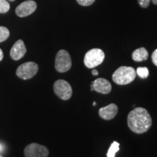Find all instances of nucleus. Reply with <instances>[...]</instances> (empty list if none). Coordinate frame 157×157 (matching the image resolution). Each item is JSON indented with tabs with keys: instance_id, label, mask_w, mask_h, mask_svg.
Masks as SVG:
<instances>
[{
	"instance_id": "f257e3e1",
	"label": "nucleus",
	"mask_w": 157,
	"mask_h": 157,
	"mask_svg": "<svg viewBox=\"0 0 157 157\" xmlns=\"http://www.w3.org/2000/svg\"><path fill=\"white\" fill-rule=\"evenodd\" d=\"M151 124V117L144 108H135L129 113L127 117V125L133 132L136 134L146 132L150 129Z\"/></svg>"
},
{
	"instance_id": "f03ea898",
	"label": "nucleus",
	"mask_w": 157,
	"mask_h": 157,
	"mask_svg": "<svg viewBox=\"0 0 157 157\" xmlns=\"http://www.w3.org/2000/svg\"><path fill=\"white\" fill-rule=\"evenodd\" d=\"M136 71L134 68L130 66H121L113 74L112 79L119 85H125L134 81Z\"/></svg>"
},
{
	"instance_id": "7ed1b4c3",
	"label": "nucleus",
	"mask_w": 157,
	"mask_h": 157,
	"mask_svg": "<svg viewBox=\"0 0 157 157\" xmlns=\"http://www.w3.org/2000/svg\"><path fill=\"white\" fill-rule=\"evenodd\" d=\"M105 59V53L101 49L94 48L88 51L85 54L84 63L86 67L94 68L103 62Z\"/></svg>"
},
{
	"instance_id": "20e7f679",
	"label": "nucleus",
	"mask_w": 157,
	"mask_h": 157,
	"mask_svg": "<svg viewBox=\"0 0 157 157\" xmlns=\"http://www.w3.org/2000/svg\"><path fill=\"white\" fill-rule=\"evenodd\" d=\"M71 58L68 52L65 50L58 51L56 55L55 67L57 71L60 73H64L68 71L71 67Z\"/></svg>"
},
{
	"instance_id": "39448f33",
	"label": "nucleus",
	"mask_w": 157,
	"mask_h": 157,
	"mask_svg": "<svg viewBox=\"0 0 157 157\" xmlns=\"http://www.w3.org/2000/svg\"><path fill=\"white\" fill-rule=\"evenodd\" d=\"M39 66L34 62H26L21 64L16 70V75L22 79L26 80L33 78L38 72Z\"/></svg>"
},
{
	"instance_id": "423d86ee",
	"label": "nucleus",
	"mask_w": 157,
	"mask_h": 157,
	"mask_svg": "<svg viewBox=\"0 0 157 157\" xmlns=\"http://www.w3.org/2000/svg\"><path fill=\"white\" fill-rule=\"evenodd\" d=\"M54 92L56 95L63 101L70 99L72 95V88L68 82L63 79H59L54 83Z\"/></svg>"
},
{
	"instance_id": "0eeeda50",
	"label": "nucleus",
	"mask_w": 157,
	"mask_h": 157,
	"mask_svg": "<svg viewBox=\"0 0 157 157\" xmlns=\"http://www.w3.org/2000/svg\"><path fill=\"white\" fill-rule=\"evenodd\" d=\"M25 157H48L49 150L46 146L38 143H31L24 149Z\"/></svg>"
},
{
	"instance_id": "6e6552de",
	"label": "nucleus",
	"mask_w": 157,
	"mask_h": 157,
	"mask_svg": "<svg viewBox=\"0 0 157 157\" xmlns=\"http://www.w3.org/2000/svg\"><path fill=\"white\" fill-rule=\"evenodd\" d=\"M37 5L33 0H27L17 6L15 9V13L18 17H23L32 14L36 10Z\"/></svg>"
},
{
	"instance_id": "1a4fd4ad",
	"label": "nucleus",
	"mask_w": 157,
	"mask_h": 157,
	"mask_svg": "<svg viewBox=\"0 0 157 157\" xmlns=\"http://www.w3.org/2000/svg\"><path fill=\"white\" fill-rule=\"evenodd\" d=\"M91 91H95L101 94H109L111 91V84L108 80L103 78H98L91 84Z\"/></svg>"
},
{
	"instance_id": "9d476101",
	"label": "nucleus",
	"mask_w": 157,
	"mask_h": 157,
	"mask_svg": "<svg viewBox=\"0 0 157 157\" xmlns=\"http://www.w3.org/2000/svg\"><path fill=\"white\" fill-rule=\"evenodd\" d=\"M25 52H26V48L24 42L21 39H19L12 47L10 55L13 60H18L25 56Z\"/></svg>"
},
{
	"instance_id": "9b49d317",
	"label": "nucleus",
	"mask_w": 157,
	"mask_h": 157,
	"mask_svg": "<svg viewBox=\"0 0 157 157\" xmlns=\"http://www.w3.org/2000/svg\"><path fill=\"white\" fill-rule=\"evenodd\" d=\"M99 116L105 120H111L116 117L118 113V106L114 103H111L106 106L101 108Z\"/></svg>"
},
{
	"instance_id": "f8f14e48",
	"label": "nucleus",
	"mask_w": 157,
	"mask_h": 157,
	"mask_svg": "<svg viewBox=\"0 0 157 157\" xmlns=\"http://www.w3.org/2000/svg\"><path fill=\"white\" fill-rule=\"evenodd\" d=\"M132 57L133 60H135V61L141 62L148 59V51L146 50V48H140L135 50L134 52H132Z\"/></svg>"
},
{
	"instance_id": "ddd939ff",
	"label": "nucleus",
	"mask_w": 157,
	"mask_h": 157,
	"mask_svg": "<svg viewBox=\"0 0 157 157\" xmlns=\"http://www.w3.org/2000/svg\"><path fill=\"white\" fill-rule=\"evenodd\" d=\"M119 151V143L114 141L111 145L110 148L108 151L107 157H115V155Z\"/></svg>"
},
{
	"instance_id": "4468645a",
	"label": "nucleus",
	"mask_w": 157,
	"mask_h": 157,
	"mask_svg": "<svg viewBox=\"0 0 157 157\" xmlns=\"http://www.w3.org/2000/svg\"><path fill=\"white\" fill-rule=\"evenodd\" d=\"M10 36V31L6 27L0 26V42L7 40Z\"/></svg>"
},
{
	"instance_id": "2eb2a0df",
	"label": "nucleus",
	"mask_w": 157,
	"mask_h": 157,
	"mask_svg": "<svg viewBox=\"0 0 157 157\" xmlns=\"http://www.w3.org/2000/svg\"><path fill=\"white\" fill-rule=\"evenodd\" d=\"M136 73L140 77L145 78H147L149 75V71L146 67H139L137 68Z\"/></svg>"
},
{
	"instance_id": "dca6fc26",
	"label": "nucleus",
	"mask_w": 157,
	"mask_h": 157,
	"mask_svg": "<svg viewBox=\"0 0 157 157\" xmlns=\"http://www.w3.org/2000/svg\"><path fill=\"white\" fill-rule=\"evenodd\" d=\"M10 5L6 0H0V13H6L10 10Z\"/></svg>"
},
{
	"instance_id": "f3484780",
	"label": "nucleus",
	"mask_w": 157,
	"mask_h": 157,
	"mask_svg": "<svg viewBox=\"0 0 157 157\" xmlns=\"http://www.w3.org/2000/svg\"><path fill=\"white\" fill-rule=\"evenodd\" d=\"M95 0H76L78 4H79L82 6H84V7L93 5L95 2Z\"/></svg>"
},
{
	"instance_id": "a211bd4d",
	"label": "nucleus",
	"mask_w": 157,
	"mask_h": 157,
	"mask_svg": "<svg viewBox=\"0 0 157 157\" xmlns=\"http://www.w3.org/2000/svg\"><path fill=\"white\" fill-rule=\"evenodd\" d=\"M151 1V0H137L139 5H140L141 7H143V8L148 7Z\"/></svg>"
},
{
	"instance_id": "6ab92c4d",
	"label": "nucleus",
	"mask_w": 157,
	"mask_h": 157,
	"mask_svg": "<svg viewBox=\"0 0 157 157\" xmlns=\"http://www.w3.org/2000/svg\"><path fill=\"white\" fill-rule=\"evenodd\" d=\"M152 58V62L155 66H157V49L154 51V52L152 53L151 56Z\"/></svg>"
},
{
	"instance_id": "aec40b11",
	"label": "nucleus",
	"mask_w": 157,
	"mask_h": 157,
	"mask_svg": "<svg viewBox=\"0 0 157 157\" xmlns=\"http://www.w3.org/2000/svg\"><path fill=\"white\" fill-rule=\"evenodd\" d=\"M4 58V54H3V52L2 50L0 49V61H2V59Z\"/></svg>"
},
{
	"instance_id": "412c9836",
	"label": "nucleus",
	"mask_w": 157,
	"mask_h": 157,
	"mask_svg": "<svg viewBox=\"0 0 157 157\" xmlns=\"http://www.w3.org/2000/svg\"><path fill=\"white\" fill-rule=\"evenodd\" d=\"M92 74H93V75H95V76H97V75H98V71H97V70H95V69L93 70V71H92Z\"/></svg>"
},
{
	"instance_id": "4be33fe9",
	"label": "nucleus",
	"mask_w": 157,
	"mask_h": 157,
	"mask_svg": "<svg viewBox=\"0 0 157 157\" xmlns=\"http://www.w3.org/2000/svg\"><path fill=\"white\" fill-rule=\"evenodd\" d=\"M151 1L153 2V3H154V5H157V0H151Z\"/></svg>"
},
{
	"instance_id": "5701e85b",
	"label": "nucleus",
	"mask_w": 157,
	"mask_h": 157,
	"mask_svg": "<svg viewBox=\"0 0 157 157\" xmlns=\"http://www.w3.org/2000/svg\"><path fill=\"white\" fill-rule=\"evenodd\" d=\"M93 105H96V103H95V102H94V103H93Z\"/></svg>"
},
{
	"instance_id": "b1692460",
	"label": "nucleus",
	"mask_w": 157,
	"mask_h": 157,
	"mask_svg": "<svg viewBox=\"0 0 157 157\" xmlns=\"http://www.w3.org/2000/svg\"><path fill=\"white\" fill-rule=\"evenodd\" d=\"M9 1H10V2H13V1H15V0H9Z\"/></svg>"
},
{
	"instance_id": "393cba45",
	"label": "nucleus",
	"mask_w": 157,
	"mask_h": 157,
	"mask_svg": "<svg viewBox=\"0 0 157 157\" xmlns=\"http://www.w3.org/2000/svg\"><path fill=\"white\" fill-rule=\"evenodd\" d=\"M0 157H1V156H0Z\"/></svg>"
}]
</instances>
